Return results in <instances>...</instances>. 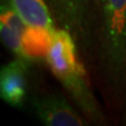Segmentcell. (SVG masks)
<instances>
[{
	"label": "cell",
	"instance_id": "obj_1",
	"mask_svg": "<svg viewBox=\"0 0 126 126\" xmlns=\"http://www.w3.org/2000/svg\"><path fill=\"white\" fill-rule=\"evenodd\" d=\"M46 62L77 105L88 116L98 118L97 100L90 88L85 68L79 59L75 37L69 31L64 28L55 31Z\"/></svg>",
	"mask_w": 126,
	"mask_h": 126
},
{
	"label": "cell",
	"instance_id": "obj_2",
	"mask_svg": "<svg viewBox=\"0 0 126 126\" xmlns=\"http://www.w3.org/2000/svg\"><path fill=\"white\" fill-rule=\"evenodd\" d=\"M104 61L114 76L126 69V0H100Z\"/></svg>",
	"mask_w": 126,
	"mask_h": 126
},
{
	"label": "cell",
	"instance_id": "obj_3",
	"mask_svg": "<svg viewBox=\"0 0 126 126\" xmlns=\"http://www.w3.org/2000/svg\"><path fill=\"white\" fill-rule=\"evenodd\" d=\"M53 18L61 28L72 34L79 42H85L89 33L91 0H47Z\"/></svg>",
	"mask_w": 126,
	"mask_h": 126
},
{
	"label": "cell",
	"instance_id": "obj_4",
	"mask_svg": "<svg viewBox=\"0 0 126 126\" xmlns=\"http://www.w3.org/2000/svg\"><path fill=\"white\" fill-rule=\"evenodd\" d=\"M37 118L48 126H82L83 118L62 96L47 94L33 100Z\"/></svg>",
	"mask_w": 126,
	"mask_h": 126
},
{
	"label": "cell",
	"instance_id": "obj_5",
	"mask_svg": "<svg viewBox=\"0 0 126 126\" xmlns=\"http://www.w3.org/2000/svg\"><path fill=\"white\" fill-rule=\"evenodd\" d=\"M27 67V62L16 57L0 68V98L11 106L19 108L25 102Z\"/></svg>",
	"mask_w": 126,
	"mask_h": 126
},
{
	"label": "cell",
	"instance_id": "obj_6",
	"mask_svg": "<svg viewBox=\"0 0 126 126\" xmlns=\"http://www.w3.org/2000/svg\"><path fill=\"white\" fill-rule=\"evenodd\" d=\"M26 28L27 25L15 11L11 0H0V40L15 57L25 62L27 61L22 50V37Z\"/></svg>",
	"mask_w": 126,
	"mask_h": 126
},
{
	"label": "cell",
	"instance_id": "obj_7",
	"mask_svg": "<svg viewBox=\"0 0 126 126\" xmlns=\"http://www.w3.org/2000/svg\"><path fill=\"white\" fill-rule=\"evenodd\" d=\"M11 2L28 27L55 33L54 18L46 0H11Z\"/></svg>",
	"mask_w": 126,
	"mask_h": 126
},
{
	"label": "cell",
	"instance_id": "obj_8",
	"mask_svg": "<svg viewBox=\"0 0 126 126\" xmlns=\"http://www.w3.org/2000/svg\"><path fill=\"white\" fill-rule=\"evenodd\" d=\"M54 33L40 28L28 27L22 37V50L28 63L46 60L51 46Z\"/></svg>",
	"mask_w": 126,
	"mask_h": 126
}]
</instances>
